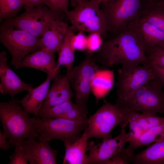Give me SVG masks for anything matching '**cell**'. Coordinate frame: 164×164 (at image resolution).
<instances>
[{
  "mask_svg": "<svg viewBox=\"0 0 164 164\" xmlns=\"http://www.w3.org/2000/svg\"><path fill=\"white\" fill-rule=\"evenodd\" d=\"M87 128L80 138L74 143L65 147L63 164H87V140L89 138Z\"/></svg>",
  "mask_w": 164,
  "mask_h": 164,
  "instance_id": "cell-21",
  "label": "cell"
},
{
  "mask_svg": "<svg viewBox=\"0 0 164 164\" xmlns=\"http://www.w3.org/2000/svg\"><path fill=\"white\" fill-rule=\"evenodd\" d=\"M128 122L121 125L120 134L112 138L103 139L102 142L96 144L93 141L88 142L87 164H105L106 162L118 152L124 149V145L129 141L128 133L125 128Z\"/></svg>",
  "mask_w": 164,
  "mask_h": 164,
  "instance_id": "cell-12",
  "label": "cell"
},
{
  "mask_svg": "<svg viewBox=\"0 0 164 164\" xmlns=\"http://www.w3.org/2000/svg\"><path fill=\"white\" fill-rule=\"evenodd\" d=\"M18 99L11 97L0 103V118L3 133L12 146L20 144L25 139L38 138L34 121L19 104Z\"/></svg>",
  "mask_w": 164,
  "mask_h": 164,
  "instance_id": "cell-2",
  "label": "cell"
},
{
  "mask_svg": "<svg viewBox=\"0 0 164 164\" xmlns=\"http://www.w3.org/2000/svg\"><path fill=\"white\" fill-rule=\"evenodd\" d=\"M69 26L57 18L54 19L41 38V50L54 53L58 52Z\"/></svg>",
  "mask_w": 164,
  "mask_h": 164,
  "instance_id": "cell-18",
  "label": "cell"
},
{
  "mask_svg": "<svg viewBox=\"0 0 164 164\" xmlns=\"http://www.w3.org/2000/svg\"><path fill=\"white\" fill-rule=\"evenodd\" d=\"M145 53L151 66L164 67V42L147 50Z\"/></svg>",
  "mask_w": 164,
  "mask_h": 164,
  "instance_id": "cell-29",
  "label": "cell"
},
{
  "mask_svg": "<svg viewBox=\"0 0 164 164\" xmlns=\"http://www.w3.org/2000/svg\"><path fill=\"white\" fill-rule=\"evenodd\" d=\"M87 104L73 103L71 100L52 108L40 109V117L43 118H62L77 120L83 118L88 113Z\"/></svg>",
  "mask_w": 164,
  "mask_h": 164,
  "instance_id": "cell-17",
  "label": "cell"
},
{
  "mask_svg": "<svg viewBox=\"0 0 164 164\" xmlns=\"http://www.w3.org/2000/svg\"><path fill=\"white\" fill-rule=\"evenodd\" d=\"M84 32L79 31L76 34L74 33L72 37L71 44L75 51H83L86 50L87 36Z\"/></svg>",
  "mask_w": 164,
  "mask_h": 164,
  "instance_id": "cell-33",
  "label": "cell"
},
{
  "mask_svg": "<svg viewBox=\"0 0 164 164\" xmlns=\"http://www.w3.org/2000/svg\"><path fill=\"white\" fill-rule=\"evenodd\" d=\"M81 0H71L70 5L72 7H75Z\"/></svg>",
  "mask_w": 164,
  "mask_h": 164,
  "instance_id": "cell-39",
  "label": "cell"
},
{
  "mask_svg": "<svg viewBox=\"0 0 164 164\" xmlns=\"http://www.w3.org/2000/svg\"><path fill=\"white\" fill-rule=\"evenodd\" d=\"M102 36L100 34L97 32L89 33L87 36L86 50L87 53L91 55L100 50L103 43Z\"/></svg>",
  "mask_w": 164,
  "mask_h": 164,
  "instance_id": "cell-31",
  "label": "cell"
},
{
  "mask_svg": "<svg viewBox=\"0 0 164 164\" xmlns=\"http://www.w3.org/2000/svg\"><path fill=\"white\" fill-rule=\"evenodd\" d=\"M73 29L69 27L64 37L60 48L58 52V57L56 62V66L60 67H66L67 72L70 73L73 67V63L75 59V51L73 48L71 40L74 33Z\"/></svg>",
  "mask_w": 164,
  "mask_h": 164,
  "instance_id": "cell-25",
  "label": "cell"
},
{
  "mask_svg": "<svg viewBox=\"0 0 164 164\" xmlns=\"http://www.w3.org/2000/svg\"><path fill=\"white\" fill-rule=\"evenodd\" d=\"M98 2L100 4H104L106 3L111 0H97Z\"/></svg>",
  "mask_w": 164,
  "mask_h": 164,
  "instance_id": "cell-41",
  "label": "cell"
},
{
  "mask_svg": "<svg viewBox=\"0 0 164 164\" xmlns=\"http://www.w3.org/2000/svg\"><path fill=\"white\" fill-rule=\"evenodd\" d=\"M60 70V68L57 69L51 74L47 75L43 83L35 88H33L22 99L18 100L26 112L32 114L37 118L40 117L39 111L48 93L51 82Z\"/></svg>",
  "mask_w": 164,
  "mask_h": 164,
  "instance_id": "cell-16",
  "label": "cell"
},
{
  "mask_svg": "<svg viewBox=\"0 0 164 164\" xmlns=\"http://www.w3.org/2000/svg\"><path fill=\"white\" fill-rule=\"evenodd\" d=\"M121 107L126 121L129 120L136 121L144 132L155 126L164 124V117L157 116L155 114H140Z\"/></svg>",
  "mask_w": 164,
  "mask_h": 164,
  "instance_id": "cell-26",
  "label": "cell"
},
{
  "mask_svg": "<svg viewBox=\"0 0 164 164\" xmlns=\"http://www.w3.org/2000/svg\"><path fill=\"white\" fill-rule=\"evenodd\" d=\"M59 71L53 79V83L40 109L50 108L71 100L74 93L70 88V73L66 72L64 76Z\"/></svg>",
  "mask_w": 164,
  "mask_h": 164,
  "instance_id": "cell-15",
  "label": "cell"
},
{
  "mask_svg": "<svg viewBox=\"0 0 164 164\" xmlns=\"http://www.w3.org/2000/svg\"><path fill=\"white\" fill-rule=\"evenodd\" d=\"M41 38L21 29L0 27V43L9 51L11 65L19 69L22 60L29 53L40 50Z\"/></svg>",
  "mask_w": 164,
  "mask_h": 164,
  "instance_id": "cell-6",
  "label": "cell"
},
{
  "mask_svg": "<svg viewBox=\"0 0 164 164\" xmlns=\"http://www.w3.org/2000/svg\"><path fill=\"white\" fill-rule=\"evenodd\" d=\"M9 164H27L25 153L22 146V142L15 146L14 152L9 157Z\"/></svg>",
  "mask_w": 164,
  "mask_h": 164,
  "instance_id": "cell-35",
  "label": "cell"
},
{
  "mask_svg": "<svg viewBox=\"0 0 164 164\" xmlns=\"http://www.w3.org/2000/svg\"><path fill=\"white\" fill-rule=\"evenodd\" d=\"M49 142L38 138L24 140L22 142L25 159L30 164H56L58 150L52 149Z\"/></svg>",
  "mask_w": 164,
  "mask_h": 164,
  "instance_id": "cell-13",
  "label": "cell"
},
{
  "mask_svg": "<svg viewBox=\"0 0 164 164\" xmlns=\"http://www.w3.org/2000/svg\"><path fill=\"white\" fill-rule=\"evenodd\" d=\"M149 1L157 2H164V0H146Z\"/></svg>",
  "mask_w": 164,
  "mask_h": 164,
  "instance_id": "cell-42",
  "label": "cell"
},
{
  "mask_svg": "<svg viewBox=\"0 0 164 164\" xmlns=\"http://www.w3.org/2000/svg\"><path fill=\"white\" fill-rule=\"evenodd\" d=\"M145 0H111L102 4L108 31L116 34L139 17Z\"/></svg>",
  "mask_w": 164,
  "mask_h": 164,
  "instance_id": "cell-7",
  "label": "cell"
},
{
  "mask_svg": "<svg viewBox=\"0 0 164 164\" xmlns=\"http://www.w3.org/2000/svg\"><path fill=\"white\" fill-rule=\"evenodd\" d=\"M163 88L156 79L151 80L125 96L117 99L116 103L135 111L152 114L164 113Z\"/></svg>",
  "mask_w": 164,
  "mask_h": 164,
  "instance_id": "cell-4",
  "label": "cell"
},
{
  "mask_svg": "<svg viewBox=\"0 0 164 164\" xmlns=\"http://www.w3.org/2000/svg\"><path fill=\"white\" fill-rule=\"evenodd\" d=\"M6 52L0 53V92L9 94L12 98L24 91L28 92L33 88L31 84L22 81L7 64Z\"/></svg>",
  "mask_w": 164,
  "mask_h": 164,
  "instance_id": "cell-14",
  "label": "cell"
},
{
  "mask_svg": "<svg viewBox=\"0 0 164 164\" xmlns=\"http://www.w3.org/2000/svg\"><path fill=\"white\" fill-rule=\"evenodd\" d=\"M99 69L95 59L88 53L78 65L73 67L70 73L69 80L76 103L87 104L91 92L93 80Z\"/></svg>",
  "mask_w": 164,
  "mask_h": 164,
  "instance_id": "cell-11",
  "label": "cell"
},
{
  "mask_svg": "<svg viewBox=\"0 0 164 164\" xmlns=\"http://www.w3.org/2000/svg\"><path fill=\"white\" fill-rule=\"evenodd\" d=\"M118 71L116 84L117 99L125 96L149 81L156 79L154 70L150 64L121 66Z\"/></svg>",
  "mask_w": 164,
  "mask_h": 164,
  "instance_id": "cell-10",
  "label": "cell"
},
{
  "mask_svg": "<svg viewBox=\"0 0 164 164\" xmlns=\"http://www.w3.org/2000/svg\"><path fill=\"white\" fill-rule=\"evenodd\" d=\"M70 0H44L46 5L52 12L57 14H66L68 11Z\"/></svg>",
  "mask_w": 164,
  "mask_h": 164,
  "instance_id": "cell-32",
  "label": "cell"
},
{
  "mask_svg": "<svg viewBox=\"0 0 164 164\" xmlns=\"http://www.w3.org/2000/svg\"><path fill=\"white\" fill-rule=\"evenodd\" d=\"M44 5L45 4L44 0H30L29 8H32Z\"/></svg>",
  "mask_w": 164,
  "mask_h": 164,
  "instance_id": "cell-38",
  "label": "cell"
},
{
  "mask_svg": "<svg viewBox=\"0 0 164 164\" xmlns=\"http://www.w3.org/2000/svg\"><path fill=\"white\" fill-rule=\"evenodd\" d=\"M134 164H164V138L154 142L146 149L133 155Z\"/></svg>",
  "mask_w": 164,
  "mask_h": 164,
  "instance_id": "cell-23",
  "label": "cell"
},
{
  "mask_svg": "<svg viewBox=\"0 0 164 164\" xmlns=\"http://www.w3.org/2000/svg\"><path fill=\"white\" fill-rule=\"evenodd\" d=\"M26 8H29L30 6V0H21Z\"/></svg>",
  "mask_w": 164,
  "mask_h": 164,
  "instance_id": "cell-40",
  "label": "cell"
},
{
  "mask_svg": "<svg viewBox=\"0 0 164 164\" xmlns=\"http://www.w3.org/2000/svg\"><path fill=\"white\" fill-rule=\"evenodd\" d=\"M114 84L113 71L107 69L97 70L93 80L91 89L97 103L106 96L112 89Z\"/></svg>",
  "mask_w": 164,
  "mask_h": 164,
  "instance_id": "cell-22",
  "label": "cell"
},
{
  "mask_svg": "<svg viewBox=\"0 0 164 164\" xmlns=\"http://www.w3.org/2000/svg\"><path fill=\"white\" fill-rule=\"evenodd\" d=\"M24 5L21 0H0V22L17 16Z\"/></svg>",
  "mask_w": 164,
  "mask_h": 164,
  "instance_id": "cell-28",
  "label": "cell"
},
{
  "mask_svg": "<svg viewBox=\"0 0 164 164\" xmlns=\"http://www.w3.org/2000/svg\"><path fill=\"white\" fill-rule=\"evenodd\" d=\"M126 121L121 107L117 103L106 101L97 111L88 119L89 138L105 139L111 137V133L114 128Z\"/></svg>",
  "mask_w": 164,
  "mask_h": 164,
  "instance_id": "cell-9",
  "label": "cell"
},
{
  "mask_svg": "<svg viewBox=\"0 0 164 164\" xmlns=\"http://www.w3.org/2000/svg\"><path fill=\"white\" fill-rule=\"evenodd\" d=\"M131 25L138 36L145 52L164 42V32L140 16Z\"/></svg>",
  "mask_w": 164,
  "mask_h": 164,
  "instance_id": "cell-19",
  "label": "cell"
},
{
  "mask_svg": "<svg viewBox=\"0 0 164 164\" xmlns=\"http://www.w3.org/2000/svg\"><path fill=\"white\" fill-rule=\"evenodd\" d=\"M133 152L128 148H125L117 153L105 164H127L132 163V159L134 155Z\"/></svg>",
  "mask_w": 164,
  "mask_h": 164,
  "instance_id": "cell-30",
  "label": "cell"
},
{
  "mask_svg": "<svg viewBox=\"0 0 164 164\" xmlns=\"http://www.w3.org/2000/svg\"><path fill=\"white\" fill-rule=\"evenodd\" d=\"M156 75V79L164 87V67L152 66Z\"/></svg>",
  "mask_w": 164,
  "mask_h": 164,
  "instance_id": "cell-37",
  "label": "cell"
},
{
  "mask_svg": "<svg viewBox=\"0 0 164 164\" xmlns=\"http://www.w3.org/2000/svg\"><path fill=\"white\" fill-rule=\"evenodd\" d=\"M96 53L95 60L106 68L119 65L149 64L142 43L131 25L114 38L103 43Z\"/></svg>",
  "mask_w": 164,
  "mask_h": 164,
  "instance_id": "cell-1",
  "label": "cell"
},
{
  "mask_svg": "<svg viewBox=\"0 0 164 164\" xmlns=\"http://www.w3.org/2000/svg\"><path fill=\"white\" fill-rule=\"evenodd\" d=\"M26 67L43 71L50 75L60 67L56 66L54 53L48 52L41 49L33 52L22 60L19 68Z\"/></svg>",
  "mask_w": 164,
  "mask_h": 164,
  "instance_id": "cell-20",
  "label": "cell"
},
{
  "mask_svg": "<svg viewBox=\"0 0 164 164\" xmlns=\"http://www.w3.org/2000/svg\"><path fill=\"white\" fill-rule=\"evenodd\" d=\"M129 145L128 147L132 146L141 137L144 132L138 123L135 121L129 120Z\"/></svg>",
  "mask_w": 164,
  "mask_h": 164,
  "instance_id": "cell-34",
  "label": "cell"
},
{
  "mask_svg": "<svg viewBox=\"0 0 164 164\" xmlns=\"http://www.w3.org/2000/svg\"><path fill=\"white\" fill-rule=\"evenodd\" d=\"M164 138V124L155 126L145 132L139 138L128 148L134 152L137 148L148 145L150 143L158 142Z\"/></svg>",
  "mask_w": 164,
  "mask_h": 164,
  "instance_id": "cell-27",
  "label": "cell"
},
{
  "mask_svg": "<svg viewBox=\"0 0 164 164\" xmlns=\"http://www.w3.org/2000/svg\"><path fill=\"white\" fill-rule=\"evenodd\" d=\"M97 0H81L66 15L71 27L78 31L97 32L102 36L108 31L107 20Z\"/></svg>",
  "mask_w": 164,
  "mask_h": 164,
  "instance_id": "cell-5",
  "label": "cell"
},
{
  "mask_svg": "<svg viewBox=\"0 0 164 164\" xmlns=\"http://www.w3.org/2000/svg\"><path fill=\"white\" fill-rule=\"evenodd\" d=\"M140 17L164 32V2L146 0Z\"/></svg>",
  "mask_w": 164,
  "mask_h": 164,
  "instance_id": "cell-24",
  "label": "cell"
},
{
  "mask_svg": "<svg viewBox=\"0 0 164 164\" xmlns=\"http://www.w3.org/2000/svg\"><path fill=\"white\" fill-rule=\"evenodd\" d=\"M6 136L3 132L0 131V148L4 151H6L11 148V144L6 140Z\"/></svg>",
  "mask_w": 164,
  "mask_h": 164,
  "instance_id": "cell-36",
  "label": "cell"
},
{
  "mask_svg": "<svg viewBox=\"0 0 164 164\" xmlns=\"http://www.w3.org/2000/svg\"><path fill=\"white\" fill-rule=\"evenodd\" d=\"M88 119L87 115L77 120L35 117L34 122L38 138L49 142L54 139L61 140L65 148L80 138L88 126Z\"/></svg>",
  "mask_w": 164,
  "mask_h": 164,
  "instance_id": "cell-3",
  "label": "cell"
},
{
  "mask_svg": "<svg viewBox=\"0 0 164 164\" xmlns=\"http://www.w3.org/2000/svg\"><path fill=\"white\" fill-rule=\"evenodd\" d=\"M59 14L52 12L45 5L26 8L22 14L3 21L0 26L21 29L41 38L53 21L59 18Z\"/></svg>",
  "mask_w": 164,
  "mask_h": 164,
  "instance_id": "cell-8",
  "label": "cell"
}]
</instances>
